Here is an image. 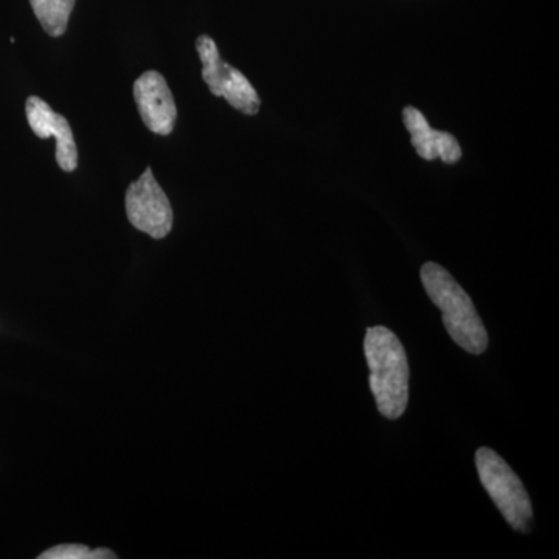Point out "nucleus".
I'll use <instances>...</instances> for the list:
<instances>
[{"label": "nucleus", "mask_w": 559, "mask_h": 559, "mask_svg": "<svg viewBox=\"0 0 559 559\" xmlns=\"http://www.w3.org/2000/svg\"><path fill=\"white\" fill-rule=\"evenodd\" d=\"M476 468L489 498L511 527L528 533L533 522L532 502L509 463L489 448H480L476 452Z\"/></svg>", "instance_id": "obj_3"}, {"label": "nucleus", "mask_w": 559, "mask_h": 559, "mask_svg": "<svg viewBox=\"0 0 559 559\" xmlns=\"http://www.w3.org/2000/svg\"><path fill=\"white\" fill-rule=\"evenodd\" d=\"M421 282L429 299L443 312L451 340L471 355H481L488 348V333L465 289L437 263L423 264Z\"/></svg>", "instance_id": "obj_2"}, {"label": "nucleus", "mask_w": 559, "mask_h": 559, "mask_svg": "<svg viewBox=\"0 0 559 559\" xmlns=\"http://www.w3.org/2000/svg\"><path fill=\"white\" fill-rule=\"evenodd\" d=\"M370 369V389L378 411L389 419H399L409 403V362L406 349L392 330L371 326L364 341Z\"/></svg>", "instance_id": "obj_1"}, {"label": "nucleus", "mask_w": 559, "mask_h": 559, "mask_svg": "<svg viewBox=\"0 0 559 559\" xmlns=\"http://www.w3.org/2000/svg\"><path fill=\"white\" fill-rule=\"evenodd\" d=\"M124 207L132 226L154 240H162L170 234L175 218L170 200L150 167L128 187Z\"/></svg>", "instance_id": "obj_5"}, {"label": "nucleus", "mask_w": 559, "mask_h": 559, "mask_svg": "<svg viewBox=\"0 0 559 559\" xmlns=\"http://www.w3.org/2000/svg\"><path fill=\"white\" fill-rule=\"evenodd\" d=\"M197 50L202 62V80L215 97L226 98L231 108L246 116H255L261 100L255 87L250 84L240 70L221 60L215 40L202 35L197 40Z\"/></svg>", "instance_id": "obj_4"}, {"label": "nucleus", "mask_w": 559, "mask_h": 559, "mask_svg": "<svg viewBox=\"0 0 559 559\" xmlns=\"http://www.w3.org/2000/svg\"><path fill=\"white\" fill-rule=\"evenodd\" d=\"M39 559H114L117 555L108 549L91 550L83 544H62L40 554Z\"/></svg>", "instance_id": "obj_10"}, {"label": "nucleus", "mask_w": 559, "mask_h": 559, "mask_svg": "<svg viewBox=\"0 0 559 559\" xmlns=\"http://www.w3.org/2000/svg\"><path fill=\"white\" fill-rule=\"evenodd\" d=\"M403 121L411 132L412 145L421 159L436 160L440 157L444 164H455L462 157L457 139L450 132L432 130L426 117L414 106L403 110Z\"/></svg>", "instance_id": "obj_8"}, {"label": "nucleus", "mask_w": 559, "mask_h": 559, "mask_svg": "<svg viewBox=\"0 0 559 559\" xmlns=\"http://www.w3.org/2000/svg\"><path fill=\"white\" fill-rule=\"evenodd\" d=\"M28 124L39 139H57V162L62 171L72 173L79 167V148L68 119L55 112L43 98L28 97L25 103Z\"/></svg>", "instance_id": "obj_7"}, {"label": "nucleus", "mask_w": 559, "mask_h": 559, "mask_svg": "<svg viewBox=\"0 0 559 559\" xmlns=\"http://www.w3.org/2000/svg\"><path fill=\"white\" fill-rule=\"evenodd\" d=\"M31 5L47 35L60 38L68 31L75 0H31Z\"/></svg>", "instance_id": "obj_9"}, {"label": "nucleus", "mask_w": 559, "mask_h": 559, "mask_svg": "<svg viewBox=\"0 0 559 559\" xmlns=\"http://www.w3.org/2000/svg\"><path fill=\"white\" fill-rule=\"evenodd\" d=\"M134 98L140 117L151 132L171 134L178 119V108L167 81L159 72L148 70L135 80Z\"/></svg>", "instance_id": "obj_6"}]
</instances>
